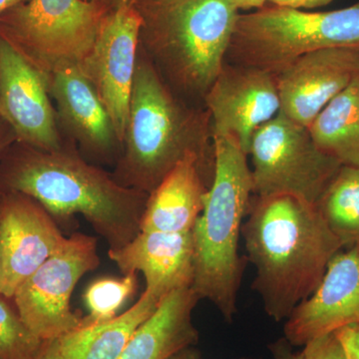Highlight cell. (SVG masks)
Segmentation results:
<instances>
[{"label":"cell","instance_id":"obj_1","mask_svg":"<svg viewBox=\"0 0 359 359\" xmlns=\"http://www.w3.org/2000/svg\"><path fill=\"white\" fill-rule=\"evenodd\" d=\"M242 226L252 289L276 323L313 294L332 257L344 249L316 205L292 196L250 199Z\"/></svg>","mask_w":359,"mask_h":359},{"label":"cell","instance_id":"obj_9","mask_svg":"<svg viewBox=\"0 0 359 359\" xmlns=\"http://www.w3.org/2000/svg\"><path fill=\"white\" fill-rule=\"evenodd\" d=\"M99 264L96 238L73 233L18 287L14 306L33 334L43 341L58 339L83 325L71 309V297L78 282Z\"/></svg>","mask_w":359,"mask_h":359},{"label":"cell","instance_id":"obj_21","mask_svg":"<svg viewBox=\"0 0 359 359\" xmlns=\"http://www.w3.org/2000/svg\"><path fill=\"white\" fill-rule=\"evenodd\" d=\"M316 145L342 166L359 168V74L309 126Z\"/></svg>","mask_w":359,"mask_h":359},{"label":"cell","instance_id":"obj_19","mask_svg":"<svg viewBox=\"0 0 359 359\" xmlns=\"http://www.w3.org/2000/svg\"><path fill=\"white\" fill-rule=\"evenodd\" d=\"M200 301L192 287L174 290L129 340L119 359H168L197 346L200 334L193 311Z\"/></svg>","mask_w":359,"mask_h":359},{"label":"cell","instance_id":"obj_29","mask_svg":"<svg viewBox=\"0 0 359 359\" xmlns=\"http://www.w3.org/2000/svg\"><path fill=\"white\" fill-rule=\"evenodd\" d=\"M15 142V135L13 129L7 124L6 120L0 117V160Z\"/></svg>","mask_w":359,"mask_h":359},{"label":"cell","instance_id":"obj_31","mask_svg":"<svg viewBox=\"0 0 359 359\" xmlns=\"http://www.w3.org/2000/svg\"><path fill=\"white\" fill-rule=\"evenodd\" d=\"M168 359H205L203 358L202 353L194 346L187 347V348L182 349L179 353H175L171 358ZM236 359H261V358H242Z\"/></svg>","mask_w":359,"mask_h":359},{"label":"cell","instance_id":"obj_22","mask_svg":"<svg viewBox=\"0 0 359 359\" xmlns=\"http://www.w3.org/2000/svg\"><path fill=\"white\" fill-rule=\"evenodd\" d=\"M344 249L359 244V168L341 166L316 205Z\"/></svg>","mask_w":359,"mask_h":359},{"label":"cell","instance_id":"obj_34","mask_svg":"<svg viewBox=\"0 0 359 359\" xmlns=\"http://www.w3.org/2000/svg\"><path fill=\"white\" fill-rule=\"evenodd\" d=\"M140 0H115L113 8H121V7H132L136 6Z\"/></svg>","mask_w":359,"mask_h":359},{"label":"cell","instance_id":"obj_30","mask_svg":"<svg viewBox=\"0 0 359 359\" xmlns=\"http://www.w3.org/2000/svg\"><path fill=\"white\" fill-rule=\"evenodd\" d=\"M36 359H65L59 339L46 340Z\"/></svg>","mask_w":359,"mask_h":359},{"label":"cell","instance_id":"obj_23","mask_svg":"<svg viewBox=\"0 0 359 359\" xmlns=\"http://www.w3.org/2000/svg\"><path fill=\"white\" fill-rule=\"evenodd\" d=\"M138 273H126L123 278H103L87 287L84 302L89 314L84 323H102L117 316L118 311L136 292Z\"/></svg>","mask_w":359,"mask_h":359},{"label":"cell","instance_id":"obj_36","mask_svg":"<svg viewBox=\"0 0 359 359\" xmlns=\"http://www.w3.org/2000/svg\"><path fill=\"white\" fill-rule=\"evenodd\" d=\"M358 249H359V244L358 245Z\"/></svg>","mask_w":359,"mask_h":359},{"label":"cell","instance_id":"obj_35","mask_svg":"<svg viewBox=\"0 0 359 359\" xmlns=\"http://www.w3.org/2000/svg\"><path fill=\"white\" fill-rule=\"evenodd\" d=\"M88 1L99 2V4H105V6L112 7L113 8V7H114L115 0H88Z\"/></svg>","mask_w":359,"mask_h":359},{"label":"cell","instance_id":"obj_26","mask_svg":"<svg viewBox=\"0 0 359 359\" xmlns=\"http://www.w3.org/2000/svg\"><path fill=\"white\" fill-rule=\"evenodd\" d=\"M347 359H359V325H348L335 332Z\"/></svg>","mask_w":359,"mask_h":359},{"label":"cell","instance_id":"obj_5","mask_svg":"<svg viewBox=\"0 0 359 359\" xmlns=\"http://www.w3.org/2000/svg\"><path fill=\"white\" fill-rule=\"evenodd\" d=\"M214 137V178L192 231L195 275L192 289L211 302L226 323L237 313L245 259L238 241L252 197L248 155L233 137Z\"/></svg>","mask_w":359,"mask_h":359},{"label":"cell","instance_id":"obj_2","mask_svg":"<svg viewBox=\"0 0 359 359\" xmlns=\"http://www.w3.org/2000/svg\"><path fill=\"white\" fill-rule=\"evenodd\" d=\"M0 192L25 194L52 217L83 216L109 249L141 231L148 194L120 184L65 145L46 151L15 142L0 160Z\"/></svg>","mask_w":359,"mask_h":359},{"label":"cell","instance_id":"obj_25","mask_svg":"<svg viewBox=\"0 0 359 359\" xmlns=\"http://www.w3.org/2000/svg\"><path fill=\"white\" fill-rule=\"evenodd\" d=\"M302 359H347L346 351L335 332L309 341L302 351Z\"/></svg>","mask_w":359,"mask_h":359},{"label":"cell","instance_id":"obj_10","mask_svg":"<svg viewBox=\"0 0 359 359\" xmlns=\"http://www.w3.org/2000/svg\"><path fill=\"white\" fill-rule=\"evenodd\" d=\"M141 27L142 18L136 7L113 8L104 18L91 51L78 65L109 113L122 146Z\"/></svg>","mask_w":359,"mask_h":359},{"label":"cell","instance_id":"obj_27","mask_svg":"<svg viewBox=\"0 0 359 359\" xmlns=\"http://www.w3.org/2000/svg\"><path fill=\"white\" fill-rule=\"evenodd\" d=\"M269 351L273 359H302L301 353H295L294 346L285 337L276 340L269 346Z\"/></svg>","mask_w":359,"mask_h":359},{"label":"cell","instance_id":"obj_15","mask_svg":"<svg viewBox=\"0 0 359 359\" xmlns=\"http://www.w3.org/2000/svg\"><path fill=\"white\" fill-rule=\"evenodd\" d=\"M359 325V249L337 252L313 294L301 302L285 323V337L304 346L321 335Z\"/></svg>","mask_w":359,"mask_h":359},{"label":"cell","instance_id":"obj_13","mask_svg":"<svg viewBox=\"0 0 359 359\" xmlns=\"http://www.w3.org/2000/svg\"><path fill=\"white\" fill-rule=\"evenodd\" d=\"M212 136H231L245 154L259 127L278 115L280 96L276 76L250 66L224 62L204 99Z\"/></svg>","mask_w":359,"mask_h":359},{"label":"cell","instance_id":"obj_14","mask_svg":"<svg viewBox=\"0 0 359 359\" xmlns=\"http://www.w3.org/2000/svg\"><path fill=\"white\" fill-rule=\"evenodd\" d=\"M358 74L359 50L355 49H321L304 54L275 75L280 112L309 128Z\"/></svg>","mask_w":359,"mask_h":359},{"label":"cell","instance_id":"obj_4","mask_svg":"<svg viewBox=\"0 0 359 359\" xmlns=\"http://www.w3.org/2000/svg\"><path fill=\"white\" fill-rule=\"evenodd\" d=\"M135 7L142 50L177 95L205 107L240 14L233 0H140Z\"/></svg>","mask_w":359,"mask_h":359},{"label":"cell","instance_id":"obj_37","mask_svg":"<svg viewBox=\"0 0 359 359\" xmlns=\"http://www.w3.org/2000/svg\"><path fill=\"white\" fill-rule=\"evenodd\" d=\"M0 195H1V192H0Z\"/></svg>","mask_w":359,"mask_h":359},{"label":"cell","instance_id":"obj_17","mask_svg":"<svg viewBox=\"0 0 359 359\" xmlns=\"http://www.w3.org/2000/svg\"><path fill=\"white\" fill-rule=\"evenodd\" d=\"M108 256L124 275L143 273L146 290L164 299L174 290L192 287L195 250L192 231H140L136 237Z\"/></svg>","mask_w":359,"mask_h":359},{"label":"cell","instance_id":"obj_7","mask_svg":"<svg viewBox=\"0 0 359 359\" xmlns=\"http://www.w3.org/2000/svg\"><path fill=\"white\" fill-rule=\"evenodd\" d=\"M112 9L88 0H29L0 18V34L50 75L83 61Z\"/></svg>","mask_w":359,"mask_h":359},{"label":"cell","instance_id":"obj_18","mask_svg":"<svg viewBox=\"0 0 359 359\" xmlns=\"http://www.w3.org/2000/svg\"><path fill=\"white\" fill-rule=\"evenodd\" d=\"M214 171L188 154L149 195L141 231L190 233L204 210Z\"/></svg>","mask_w":359,"mask_h":359},{"label":"cell","instance_id":"obj_6","mask_svg":"<svg viewBox=\"0 0 359 359\" xmlns=\"http://www.w3.org/2000/svg\"><path fill=\"white\" fill-rule=\"evenodd\" d=\"M330 48L359 50V1L323 13L273 6L240 13L226 62L276 75L304 54Z\"/></svg>","mask_w":359,"mask_h":359},{"label":"cell","instance_id":"obj_12","mask_svg":"<svg viewBox=\"0 0 359 359\" xmlns=\"http://www.w3.org/2000/svg\"><path fill=\"white\" fill-rule=\"evenodd\" d=\"M66 237L53 217L25 194L0 195V294L13 299L18 287L53 256Z\"/></svg>","mask_w":359,"mask_h":359},{"label":"cell","instance_id":"obj_33","mask_svg":"<svg viewBox=\"0 0 359 359\" xmlns=\"http://www.w3.org/2000/svg\"><path fill=\"white\" fill-rule=\"evenodd\" d=\"M29 0H0V18L14 7L25 4Z\"/></svg>","mask_w":359,"mask_h":359},{"label":"cell","instance_id":"obj_11","mask_svg":"<svg viewBox=\"0 0 359 359\" xmlns=\"http://www.w3.org/2000/svg\"><path fill=\"white\" fill-rule=\"evenodd\" d=\"M52 103L49 75L0 34V117L13 129L16 142L46 151L65 147Z\"/></svg>","mask_w":359,"mask_h":359},{"label":"cell","instance_id":"obj_16","mask_svg":"<svg viewBox=\"0 0 359 359\" xmlns=\"http://www.w3.org/2000/svg\"><path fill=\"white\" fill-rule=\"evenodd\" d=\"M49 93L60 129L85 152L103 160L121 154L122 144L109 113L79 66L51 73Z\"/></svg>","mask_w":359,"mask_h":359},{"label":"cell","instance_id":"obj_24","mask_svg":"<svg viewBox=\"0 0 359 359\" xmlns=\"http://www.w3.org/2000/svg\"><path fill=\"white\" fill-rule=\"evenodd\" d=\"M6 299L0 294V359H36L43 340L33 334Z\"/></svg>","mask_w":359,"mask_h":359},{"label":"cell","instance_id":"obj_20","mask_svg":"<svg viewBox=\"0 0 359 359\" xmlns=\"http://www.w3.org/2000/svg\"><path fill=\"white\" fill-rule=\"evenodd\" d=\"M163 299L144 290L127 311L102 323H84L59 339L65 359H119L136 330Z\"/></svg>","mask_w":359,"mask_h":359},{"label":"cell","instance_id":"obj_3","mask_svg":"<svg viewBox=\"0 0 359 359\" xmlns=\"http://www.w3.org/2000/svg\"><path fill=\"white\" fill-rule=\"evenodd\" d=\"M188 154L215 171L209 111L177 95L139 47L128 122L113 176L150 195Z\"/></svg>","mask_w":359,"mask_h":359},{"label":"cell","instance_id":"obj_28","mask_svg":"<svg viewBox=\"0 0 359 359\" xmlns=\"http://www.w3.org/2000/svg\"><path fill=\"white\" fill-rule=\"evenodd\" d=\"M276 6L289 7V8H316L327 6L334 0H268Z\"/></svg>","mask_w":359,"mask_h":359},{"label":"cell","instance_id":"obj_32","mask_svg":"<svg viewBox=\"0 0 359 359\" xmlns=\"http://www.w3.org/2000/svg\"><path fill=\"white\" fill-rule=\"evenodd\" d=\"M238 11H249V9H259L264 6L268 0H233Z\"/></svg>","mask_w":359,"mask_h":359},{"label":"cell","instance_id":"obj_8","mask_svg":"<svg viewBox=\"0 0 359 359\" xmlns=\"http://www.w3.org/2000/svg\"><path fill=\"white\" fill-rule=\"evenodd\" d=\"M252 195L292 196L316 205L342 165L323 153L309 129L278 112L250 141Z\"/></svg>","mask_w":359,"mask_h":359}]
</instances>
